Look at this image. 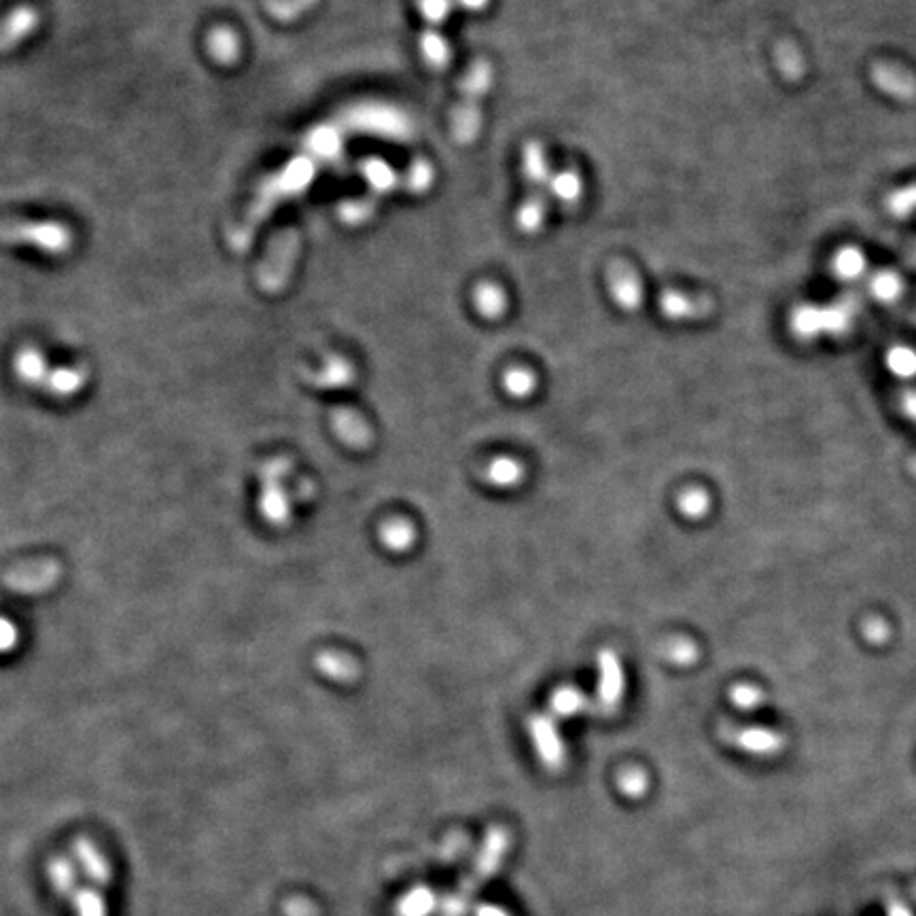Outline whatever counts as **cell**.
Wrapping results in <instances>:
<instances>
[{"mask_svg": "<svg viewBox=\"0 0 916 916\" xmlns=\"http://www.w3.org/2000/svg\"><path fill=\"white\" fill-rule=\"evenodd\" d=\"M473 304L486 319H499L507 308V297L499 285L480 283L473 291Z\"/></svg>", "mask_w": 916, "mask_h": 916, "instance_id": "24", "label": "cell"}, {"mask_svg": "<svg viewBox=\"0 0 916 916\" xmlns=\"http://www.w3.org/2000/svg\"><path fill=\"white\" fill-rule=\"evenodd\" d=\"M47 878L49 885L62 897H70L79 887V872L77 866L68 857H54L47 863Z\"/></svg>", "mask_w": 916, "mask_h": 916, "instance_id": "19", "label": "cell"}, {"mask_svg": "<svg viewBox=\"0 0 916 916\" xmlns=\"http://www.w3.org/2000/svg\"><path fill=\"white\" fill-rule=\"evenodd\" d=\"M439 908L437 895L429 887H416L397 904L399 916H431Z\"/></svg>", "mask_w": 916, "mask_h": 916, "instance_id": "25", "label": "cell"}, {"mask_svg": "<svg viewBox=\"0 0 916 916\" xmlns=\"http://www.w3.org/2000/svg\"><path fill=\"white\" fill-rule=\"evenodd\" d=\"M420 54H422V60H425L435 70H444L452 60V51H450L448 41L435 28L422 32Z\"/></svg>", "mask_w": 916, "mask_h": 916, "instance_id": "22", "label": "cell"}, {"mask_svg": "<svg viewBox=\"0 0 916 916\" xmlns=\"http://www.w3.org/2000/svg\"><path fill=\"white\" fill-rule=\"evenodd\" d=\"M887 916H912V912H910L904 904L893 902V904H889V908H887Z\"/></svg>", "mask_w": 916, "mask_h": 916, "instance_id": "51", "label": "cell"}, {"mask_svg": "<svg viewBox=\"0 0 916 916\" xmlns=\"http://www.w3.org/2000/svg\"><path fill=\"white\" fill-rule=\"evenodd\" d=\"M533 738H535L537 751L541 755V760L545 762V766L558 770L562 762H565V751H562L560 738L548 719L533 721Z\"/></svg>", "mask_w": 916, "mask_h": 916, "instance_id": "17", "label": "cell"}, {"mask_svg": "<svg viewBox=\"0 0 916 916\" xmlns=\"http://www.w3.org/2000/svg\"><path fill=\"white\" fill-rule=\"evenodd\" d=\"M60 573H62V567L56 560L43 558V560H30V562H24V565L11 567L3 575V581L11 592L41 594L58 584Z\"/></svg>", "mask_w": 916, "mask_h": 916, "instance_id": "6", "label": "cell"}, {"mask_svg": "<svg viewBox=\"0 0 916 916\" xmlns=\"http://www.w3.org/2000/svg\"><path fill=\"white\" fill-rule=\"evenodd\" d=\"M866 637L868 641L872 643H880V641H885L887 639V624L883 620H872L866 624Z\"/></svg>", "mask_w": 916, "mask_h": 916, "instance_id": "46", "label": "cell"}, {"mask_svg": "<svg viewBox=\"0 0 916 916\" xmlns=\"http://www.w3.org/2000/svg\"><path fill=\"white\" fill-rule=\"evenodd\" d=\"M431 179H433V170H431L429 162H425V160H416V162L412 164V168H410V174H408V187H410L412 191H418V193H420V191H425V189L429 187Z\"/></svg>", "mask_w": 916, "mask_h": 916, "instance_id": "40", "label": "cell"}, {"mask_svg": "<svg viewBox=\"0 0 916 916\" xmlns=\"http://www.w3.org/2000/svg\"><path fill=\"white\" fill-rule=\"evenodd\" d=\"M518 478V465L512 461H499L490 467V480L495 484H514Z\"/></svg>", "mask_w": 916, "mask_h": 916, "instance_id": "41", "label": "cell"}, {"mask_svg": "<svg viewBox=\"0 0 916 916\" xmlns=\"http://www.w3.org/2000/svg\"><path fill=\"white\" fill-rule=\"evenodd\" d=\"M533 384H535V378L531 376V372H524V369H512V372H507L505 376L507 393H512L516 397H524L531 393Z\"/></svg>", "mask_w": 916, "mask_h": 916, "instance_id": "38", "label": "cell"}, {"mask_svg": "<svg viewBox=\"0 0 916 916\" xmlns=\"http://www.w3.org/2000/svg\"><path fill=\"white\" fill-rule=\"evenodd\" d=\"M902 410L908 418L916 422V391H908L902 395Z\"/></svg>", "mask_w": 916, "mask_h": 916, "instance_id": "47", "label": "cell"}, {"mask_svg": "<svg viewBox=\"0 0 916 916\" xmlns=\"http://www.w3.org/2000/svg\"><path fill=\"white\" fill-rule=\"evenodd\" d=\"M287 912H289V916H308V904L302 902V900H295V902L289 904Z\"/></svg>", "mask_w": 916, "mask_h": 916, "instance_id": "50", "label": "cell"}, {"mask_svg": "<svg viewBox=\"0 0 916 916\" xmlns=\"http://www.w3.org/2000/svg\"><path fill=\"white\" fill-rule=\"evenodd\" d=\"M316 0H268V11L276 20H295L299 13L308 11Z\"/></svg>", "mask_w": 916, "mask_h": 916, "instance_id": "35", "label": "cell"}, {"mask_svg": "<svg viewBox=\"0 0 916 916\" xmlns=\"http://www.w3.org/2000/svg\"><path fill=\"white\" fill-rule=\"evenodd\" d=\"M208 54L219 64H234L240 56V39L232 28H215L206 41Z\"/></svg>", "mask_w": 916, "mask_h": 916, "instance_id": "20", "label": "cell"}, {"mask_svg": "<svg viewBox=\"0 0 916 916\" xmlns=\"http://www.w3.org/2000/svg\"><path fill=\"white\" fill-rule=\"evenodd\" d=\"M887 210L897 219H906L916 213V183L891 191L887 196Z\"/></svg>", "mask_w": 916, "mask_h": 916, "instance_id": "32", "label": "cell"}, {"mask_svg": "<svg viewBox=\"0 0 916 916\" xmlns=\"http://www.w3.org/2000/svg\"><path fill=\"white\" fill-rule=\"evenodd\" d=\"M872 81L880 92L891 98H897V100L916 98V77L897 64H889V62L874 64Z\"/></svg>", "mask_w": 916, "mask_h": 916, "instance_id": "12", "label": "cell"}, {"mask_svg": "<svg viewBox=\"0 0 916 916\" xmlns=\"http://www.w3.org/2000/svg\"><path fill=\"white\" fill-rule=\"evenodd\" d=\"M312 176H314V164L310 157H295V160L289 162L283 170L268 176V179L261 183L257 191V198L253 200L251 208L246 210L242 221L236 225L232 236H229V242H232L234 249L236 251L246 249L253 234L257 232V227L274 213V208L283 200L306 189L308 183L312 181Z\"/></svg>", "mask_w": 916, "mask_h": 916, "instance_id": "1", "label": "cell"}, {"mask_svg": "<svg viewBox=\"0 0 916 916\" xmlns=\"http://www.w3.org/2000/svg\"><path fill=\"white\" fill-rule=\"evenodd\" d=\"M17 643H20V630L11 620L0 618V654H9Z\"/></svg>", "mask_w": 916, "mask_h": 916, "instance_id": "43", "label": "cell"}, {"mask_svg": "<svg viewBox=\"0 0 916 916\" xmlns=\"http://www.w3.org/2000/svg\"><path fill=\"white\" fill-rule=\"evenodd\" d=\"M416 5L422 20L437 30L439 26H444V22L450 17L454 0H416Z\"/></svg>", "mask_w": 916, "mask_h": 916, "instance_id": "33", "label": "cell"}, {"mask_svg": "<svg viewBox=\"0 0 916 916\" xmlns=\"http://www.w3.org/2000/svg\"><path fill=\"white\" fill-rule=\"evenodd\" d=\"M77 916H107V902L98 887H77L70 895Z\"/></svg>", "mask_w": 916, "mask_h": 916, "instance_id": "28", "label": "cell"}, {"mask_svg": "<svg viewBox=\"0 0 916 916\" xmlns=\"http://www.w3.org/2000/svg\"><path fill=\"white\" fill-rule=\"evenodd\" d=\"M90 380V372L83 365H60V367H49V372L43 380L41 391L58 397V399H68L81 393L83 386Z\"/></svg>", "mask_w": 916, "mask_h": 916, "instance_id": "13", "label": "cell"}, {"mask_svg": "<svg viewBox=\"0 0 916 916\" xmlns=\"http://www.w3.org/2000/svg\"><path fill=\"white\" fill-rule=\"evenodd\" d=\"M857 299L844 297L840 302L821 308V306H800L791 312L789 327L798 340H815L819 336H840L847 331L857 314Z\"/></svg>", "mask_w": 916, "mask_h": 916, "instance_id": "4", "label": "cell"}, {"mask_svg": "<svg viewBox=\"0 0 916 916\" xmlns=\"http://www.w3.org/2000/svg\"><path fill=\"white\" fill-rule=\"evenodd\" d=\"M41 15L30 5L15 7L5 22L0 24V54H7L13 47L22 45L30 34L39 28Z\"/></svg>", "mask_w": 916, "mask_h": 916, "instance_id": "10", "label": "cell"}, {"mask_svg": "<svg viewBox=\"0 0 916 916\" xmlns=\"http://www.w3.org/2000/svg\"><path fill=\"white\" fill-rule=\"evenodd\" d=\"M607 283H609V293L613 297V302L618 304L622 310L634 312L641 302H643V285L628 263L624 261H615L609 266L607 272Z\"/></svg>", "mask_w": 916, "mask_h": 916, "instance_id": "7", "label": "cell"}, {"mask_svg": "<svg viewBox=\"0 0 916 916\" xmlns=\"http://www.w3.org/2000/svg\"><path fill=\"white\" fill-rule=\"evenodd\" d=\"M548 191L560 204H577L581 193H584V183H581V176L577 170L567 168L560 170L558 174H552Z\"/></svg>", "mask_w": 916, "mask_h": 916, "instance_id": "23", "label": "cell"}, {"mask_svg": "<svg viewBox=\"0 0 916 916\" xmlns=\"http://www.w3.org/2000/svg\"><path fill=\"white\" fill-rule=\"evenodd\" d=\"M658 304L660 312L671 321L704 319L715 310V302L709 295H690L683 291H664Z\"/></svg>", "mask_w": 916, "mask_h": 916, "instance_id": "8", "label": "cell"}, {"mask_svg": "<svg viewBox=\"0 0 916 916\" xmlns=\"http://www.w3.org/2000/svg\"><path fill=\"white\" fill-rule=\"evenodd\" d=\"M694 656H696V649H694V645H690V643H673L671 649H668V658H671V660L677 662V664H679V662H681V664L690 662V660H694Z\"/></svg>", "mask_w": 916, "mask_h": 916, "instance_id": "45", "label": "cell"}, {"mask_svg": "<svg viewBox=\"0 0 916 916\" xmlns=\"http://www.w3.org/2000/svg\"><path fill=\"white\" fill-rule=\"evenodd\" d=\"M709 503V495L704 490H687L679 499V509L683 516L698 520L709 512Z\"/></svg>", "mask_w": 916, "mask_h": 916, "instance_id": "34", "label": "cell"}, {"mask_svg": "<svg viewBox=\"0 0 916 916\" xmlns=\"http://www.w3.org/2000/svg\"><path fill=\"white\" fill-rule=\"evenodd\" d=\"M0 242L32 246L47 255H64L73 246V232L60 221L11 219L0 223Z\"/></svg>", "mask_w": 916, "mask_h": 916, "instance_id": "5", "label": "cell"}, {"mask_svg": "<svg viewBox=\"0 0 916 916\" xmlns=\"http://www.w3.org/2000/svg\"><path fill=\"white\" fill-rule=\"evenodd\" d=\"M870 293L883 304H893L904 293V280L893 270H880L870 278Z\"/></svg>", "mask_w": 916, "mask_h": 916, "instance_id": "26", "label": "cell"}, {"mask_svg": "<svg viewBox=\"0 0 916 916\" xmlns=\"http://www.w3.org/2000/svg\"><path fill=\"white\" fill-rule=\"evenodd\" d=\"M512 844V836L505 827H490L482 847L475 855L471 870L463 876L461 883L456 885L452 893H448L442 902H439V916H465L473 897L482 891L486 880L495 876L501 868V863Z\"/></svg>", "mask_w": 916, "mask_h": 916, "instance_id": "2", "label": "cell"}, {"mask_svg": "<svg viewBox=\"0 0 916 916\" xmlns=\"http://www.w3.org/2000/svg\"><path fill=\"white\" fill-rule=\"evenodd\" d=\"M545 215H548V193L533 189L531 196L518 208L516 223L524 234H537L543 227Z\"/></svg>", "mask_w": 916, "mask_h": 916, "instance_id": "18", "label": "cell"}, {"mask_svg": "<svg viewBox=\"0 0 916 916\" xmlns=\"http://www.w3.org/2000/svg\"><path fill=\"white\" fill-rule=\"evenodd\" d=\"M454 5L463 7L467 11H482L488 5V0H454Z\"/></svg>", "mask_w": 916, "mask_h": 916, "instance_id": "48", "label": "cell"}, {"mask_svg": "<svg viewBox=\"0 0 916 916\" xmlns=\"http://www.w3.org/2000/svg\"><path fill=\"white\" fill-rule=\"evenodd\" d=\"M295 253H297V236L293 232H285L283 236H278V240L274 242L266 263H263V268H261L259 283H261L263 289H266V291H278L280 287H283V285H280V278H278V266H280V270H283V274L289 278Z\"/></svg>", "mask_w": 916, "mask_h": 916, "instance_id": "9", "label": "cell"}, {"mask_svg": "<svg viewBox=\"0 0 916 916\" xmlns=\"http://www.w3.org/2000/svg\"><path fill=\"white\" fill-rule=\"evenodd\" d=\"M581 704H584V700H581L579 694H573V692L558 694L554 698V709L558 715H573L581 709Z\"/></svg>", "mask_w": 916, "mask_h": 916, "instance_id": "44", "label": "cell"}, {"mask_svg": "<svg viewBox=\"0 0 916 916\" xmlns=\"http://www.w3.org/2000/svg\"><path fill=\"white\" fill-rule=\"evenodd\" d=\"M475 916H509L503 908L499 906H492V904H482L478 908V912H475Z\"/></svg>", "mask_w": 916, "mask_h": 916, "instance_id": "49", "label": "cell"}, {"mask_svg": "<svg viewBox=\"0 0 916 916\" xmlns=\"http://www.w3.org/2000/svg\"><path fill=\"white\" fill-rule=\"evenodd\" d=\"M522 172L528 187L535 191H548V183L552 179V168L548 162V155H545V149L537 140H531L524 147L522 153Z\"/></svg>", "mask_w": 916, "mask_h": 916, "instance_id": "16", "label": "cell"}, {"mask_svg": "<svg viewBox=\"0 0 916 916\" xmlns=\"http://www.w3.org/2000/svg\"><path fill=\"white\" fill-rule=\"evenodd\" d=\"M13 372L15 378L32 389H41L43 380L49 372V365L43 352L34 346H24L15 352L13 357Z\"/></svg>", "mask_w": 916, "mask_h": 916, "instance_id": "14", "label": "cell"}, {"mask_svg": "<svg viewBox=\"0 0 916 916\" xmlns=\"http://www.w3.org/2000/svg\"><path fill=\"white\" fill-rule=\"evenodd\" d=\"M866 268V255L855 249V246H844V249H840L832 259V272L836 278L844 280V283H853V280L861 278Z\"/></svg>", "mask_w": 916, "mask_h": 916, "instance_id": "21", "label": "cell"}, {"mask_svg": "<svg viewBox=\"0 0 916 916\" xmlns=\"http://www.w3.org/2000/svg\"><path fill=\"white\" fill-rule=\"evenodd\" d=\"M620 789L624 791L626 796L630 798H637L641 794H645V789H647V774L639 768H630L626 772H622V777L618 781Z\"/></svg>", "mask_w": 916, "mask_h": 916, "instance_id": "37", "label": "cell"}, {"mask_svg": "<svg viewBox=\"0 0 916 916\" xmlns=\"http://www.w3.org/2000/svg\"><path fill=\"white\" fill-rule=\"evenodd\" d=\"M887 367L895 378L910 380L916 376V350L910 346H893L887 352Z\"/></svg>", "mask_w": 916, "mask_h": 916, "instance_id": "29", "label": "cell"}, {"mask_svg": "<svg viewBox=\"0 0 916 916\" xmlns=\"http://www.w3.org/2000/svg\"><path fill=\"white\" fill-rule=\"evenodd\" d=\"M492 68L486 60H475L461 81V100L452 113V136L456 143L471 145L480 134L482 96L492 85Z\"/></svg>", "mask_w": 916, "mask_h": 916, "instance_id": "3", "label": "cell"}, {"mask_svg": "<svg viewBox=\"0 0 916 916\" xmlns=\"http://www.w3.org/2000/svg\"><path fill=\"white\" fill-rule=\"evenodd\" d=\"M73 851H75L79 868L83 870L87 878H90V883H94V887L100 889V887L111 885L113 866H111L109 857L102 853V849L94 840L77 838Z\"/></svg>", "mask_w": 916, "mask_h": 916, "instance_id": "11", "label": "cell"}, {"mask_svg": "<svg viewBox=\"0 0 916 916\" xmlns=\"http://www.w3.org/2000/svg\"><path fill=\"white\" fill-rule=\"evenodd\" d=\"M732 702L736 704L738 709H755L757 704L762 702V692L757 690V687L749 685V683H743V685H736L732 694H730Z\"/></svg>", "mask_w": 916, "mask_h": 916, "instance_id": "39", "label": "cell"}, {"mask_svg": "<svg viewBox=\"0 0 916 916\" xmlns=\"http://www.w3.org/2000/svg\"><path fill=\"white\" fill-rule=\"evenodd\" d=\"M361 172L367 179V183L372 185V189H376L378 193L391 191L397 185V174L393 172V168H389L380 160H367Z\"/></svg>", "mask_w": 916, "mask_h": 916, "instance_id": "31", "label": "cell"}, {"mask_svg": "<svg viewBox=\"0 0 916 916\" xmlns=\"http://www.w3.org/2000/svg\"><path fill=\"white\" fill-rule=\"evenodd\" d=\"M603 668H605V681H603V696L601 700L607 704V709H613L615 704L620 700L622 694V673H620V664L615 660V656H605L603 658Z\"/></svg>", "mask_w": 916, "mask_h": 916, "instance_id": "30", "label": "cell"}, {"mask_svg": "<svg viewBox=\"0 0 916 916\" xmlns=\"http://www.w3.org/2000/svg\"><path fill=\"white\" fill-rule=\"evenodd\" d=\"M730 738L738 749H743L751 755H774L785 745V738L779 732L768 728H741Z\"/></svg>", "mask_w": 916, "mask_h": 916, "instance_id": "15", "label": "cell"}, {"mask_svg": "<svg viewBox=\"0 0 916 916\" xmlns=\"http://www.w3.org/2000/svg\"><path fill=\"white\" fill-rule=\"evenodd\" d=\"M410 539H412V533H410V528L405 524H393V526L386 528V533H384L386 545H389V548H393V550L408 548Z\"/></svg>", "mask_w": 916, "mask_h": 916, "instance_id": "42", "label": "cell"}, {"mask_svg": "<svg viewBox=\"0 0 916 916\" xmlns=\"http://www.w3.org/2000/svg\"><path fill=\"white\" fill-rule=\"evenodd\" d=\"M374 210H376V202L372 200H352V202H346L342 208H340V215L346 223H363L367 221L369 217L374 215Z\"/></svg>", "mask_w": 916, "mask_h": 916, "instance_id": "36", "label": "cell"}, {"mask_svg": "<svg viewBox=\"0 0 916 916\" xmlns=\"http://www.w3.org/2000/svg\"><path fill=\"white\" fill-rule=\"evenodd\" d=\"M774 58H777L779 73L787 81H798V79L804 77L806 64H804V58H802V51L791 41L779 43L777 49H774Z\"/></svg>", "mask_w": 916, "mask_h": 916, "instance_id": "27", "label": "cell"}]
</instances>
